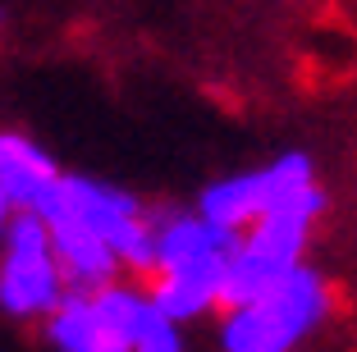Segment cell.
I'll return each instance as SVG.
<instances>
[{
	"mask_svg": "<svg viewBox=\"0 0 357 352\" xmlns=\"http://www.w3.org/2000/svg\"><path fill=\"white\" fill-rule=\"evenodd\" d=\"M229 257L234 234L192 206H156L151 220V261L147 284L188 330L211 325L229 302Z\"/></svg>",
	"mask_w": 357,
	"mask_h": 352,
	"instance_id": "6da1fadb",
	"label": "cell"
},
{
	"mask_svg": "<svg viewBox=\"0 0 357 352\" xmlns=\"http://www.w3.org/2000/svg\"><path fill=\"white\" fill-rule=\"evenodd\" d=\"M335 316V284L307 261L248 298H229L211 321V343L220 352H298L326 339Z\"/></svg>",
	"mask_w": 357,
	"mask_h": 352,
	"instance_id": "7a4b0ae2",
	"label": "cell"
},
{
	"mask_svg": "<svg viewBox=\"0 0 357 352\" xmlns=\"http://www.w3.org/2000/svg\"><path fill=\"white\" fill-rule=\"evenodd\" d=\"M197 211L211 215L220 229L238 234V229L257 224L266 215L280 211H298V215H326L330 211V192L321 183V169L307 151L289 146V151L257 160V165L229 169V174L202 183L197 192Z\"/></svg>",
	"mask_w": 357,
	"mask_h": 352,
	"instance_id": "3957f363",
	"label": "cell"
},
{
	"mask_svg": "<svg viewBox=\"0 0 357 352\" xmlns=\"http://www.w3.org/2000/svg\"><path fill=\"white\" fill-rule=\"evenodd\" d=\"M37 215H64V220L87 224L92 234H101V238L119 252L128 275H142L147 261H151V220H156V206H147V201L137 197V192H128L124 183L64 169L55 197L46 201Z\"/></svg>",
	"mask_w": 357,
	"mask_h": 352,
	"instance_id": "277c9868",
	"label": "cell"
},
{
	"mask_svg": "<svg viewBox=\"0 0 357 352\" xmlns=\"http://www.w3.org/2000/svg\"><path fill=\"white\" fill-rule=\"evenodd\" d=\"M69 293L51 224L37 211H19L0 243V316L14 325H42Z\"/></svg>",
	"mask_w": 357,
	"mask_h": 352,
	"instance_id": "5b68a950",
	"label": "cell"
},
{
	"mask_svg": "<svg viewBox=\"0 0 357 352\" xmlns=\"http://www.w3.org/2000/svg\"><path fill=\"white\" fill-rule=\"evenodd\" d=\"M316 224H321L316 215L280 211V215H266L257 224L238 229L234 234V257H229V298H248V293L284 280L289 270L307 266Z\"/></svg>",
	"mask_w": 357,
	"mask_h": 352,
	"instance_id": "8992f818",
	"label": "cell"
},
{
	"mask_svg": "<svg viewBox=\"0 0 357 352\" xmlns=\"http://www.w3.org/2000/svg\"><path fill=\"white\" fill-rule=\"evenodd\" d=\"M105 316V339L110 352H183L188 348V325L174 321L169 307L156 298L147 275H119V280L96 289Z\"/></svg>",
	"mask_w": 357,
	"mask_h": 352,
	"instance_id": "52a82bcc",
	"label": "cell"
},
{
	"mask_svg": "<svg viewBox=\"0 0 357 352\" xmlns=\"http://www.w3.org/2000/svg\"><path fill=\"white\" fill-rule=\"evenodd\" d=\"M64 169L51 151L23 128H0V192L19 211H42L55 197Z\"/></svg>",
	"mask_w": 357,
	"mask_h": 352,
	"instance_id": "ba28073f",
	"label": "cell"
},
{
	"mask_svg": "<svg viewBox=\"0 0 357 352\" xmlns=\"http://www.w3.org/2000/svg\"><path fill=\"white\" fill-rule=\"evenodd\" d=\"M42 220L51 224L60 266H64V275H69V289H101V284L128 275L124 261H119V252L110 247L101 234H92L87 224L64 220V215H42Z\"/></svg>",
	"mask_w": 357,
	"mask_h": 352,
	"instance_id": "9c48e42d",
	"label": "cell"
},
{
	"mask_svg": "<svg viewBox=\"0 0 357 352\" xmlns=\"http://www.w3.org/2000/svg\"><path fill=\"white\" fill-rule=\"evenodd\" d=\"M37 334H42V343L55 348V352H110L96 289H69L51 307V316L37 325Z\"/></svg>",
	"mask_w": 357,
	"mask_h": 352,
	"instance_id": "30bf717a",
	"label": "cell"
},
{
	"mask_svg": "<svg viewBox=\"0 0 357 352\" xmlns=\"http://www.w3.org/2000/svg\"><path fill=\"white\" fill-rule=\"evenodd\" d=\"M14 215H19V206H14L5 192H0V243H5V234H10V224H14Z\"/></svg>",
	"mask_w": 357,
	"mask_h": 352,
	"instance_id": "8fae6325",
	"label": "cell"
}]
</instances>
